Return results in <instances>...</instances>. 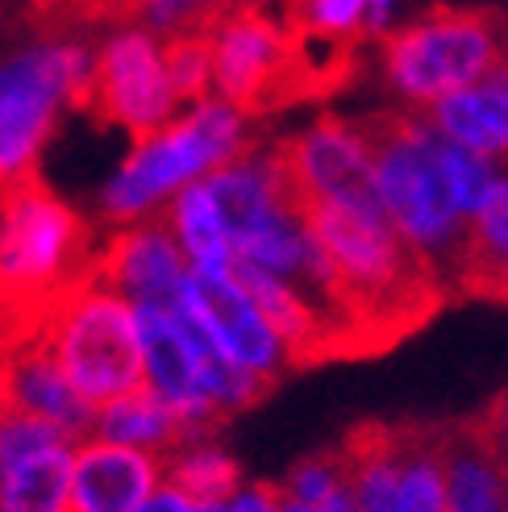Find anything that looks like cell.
<instances>
[{"label":"cell","mask_w":508,"mask_h":512,"mask_svg":"<svg viewBox=\"0 0 508 512\" xmlns=\"http://www.w3.org/2000/svg\"><path fill=\"white\" fill-rule=\"evenodd\" d=\"M71 446L42 450L25 463L0 471V508L5 512H71Z\"/></svg>","instance_id":"obj_17"},{"label":"cell","mask_w":508,"mask_h":512,"mask_svg":"<svg viewBox=\"0 0 508 512\" xmlns=\"http://www.w3.org/2000/svg\"><path fill=\"white\" fill-rule=\"evenodd\" d=\"M504 263H508V179H496L471 217L467 246H463L459 267H454L450 292L463 296V300H488L492 304Z\"/></svg>","instance_id":"obj_15"},{"label":"cell","mask_w":508,"mask_h":512,"mask_svg":"<svg viewBox=\"0 0 508 512\" xmlns=\"http://www.w3.org/2000/svg\"><path fill=\"white\" fill-rule=\"evenodd\" d=\"M354 130L375 163L379 196H384L392 221L438 263L450 288L467 246L471 217L463 213L446 167V138L417 105L367 113L354 121Z\"/></svg>","instance_id":"obj_2"},{"label":"cell","mask_w":508,"mask_h":512,"mask_svg":"<svg viewBox=\"0 0 508 512\" xmlns=\"http://www.w3.org/2000/svg\"><path fill=\"white\" fill-rule=\"evenodd\" d=\"M63 375L92 408H105L146 383V350L138 334V309L121 292L88 279L75 288L46 329Z\"/></svg>","instance_id":"obj_5"},{"label":"cell","mask_w":508,"mask_h":512,"mask_svg":"<svg viewBox=\"0 0 508 512\" xmlns=\"http://www.w3.org/2000/svg\"><path fill=\"white\" fill-rule=\"evenodd\" d=\"M275 204L304 225L325 263V304L342 329L346 358L384 354L421 325L434 321L454 300L438 263L392 221V213H359L325 200L284 171L263 150Z\"/></svg>","instance_id":"obj_1"},{"label":"cell","mask_w":508,"mask_h":512,"mask_svg":"<svg viewBox=\"0 0 508 512\" xmlns=\"http://www.w3.org/2000/svg\"><path fill=\"white\" fill-rule=\"evenodd\" d=\"M184 304L234 363L259 371V375H271V379H279V371L288 367L284 342L275 338V329L259 313V304L234 284V275L192 271L188 284H184Z\"/></svg>","instance_id":"obj_11"},{"label":"cell","mask_w":508,"mask_h":512,"mask_svg":"<svg viewBox=\"0 0 508 512\" xmlns=\"http://www.w3.org/2000/svg\"><path fill=\"white\" fill-rule=\"evenodd\" d=\"M246 150H254V142L242 134V113L225 100H205L155 138L134 142V155L105 188V217L142 221L167 192L184 188L200 171L242 159Z\"/></svg>","instance_id":"obj_4"},{"label":"cell","mask_w":508,"mask_h":512,"mask_svg":"<svg viewBox=\"0 0 508 512\" xmlns=\"http://www.w3.org/2000/svg\"><path fill=\"white\" fill-rule=\"evenodd\" d=\"M213 84L242 117H267L309 100L300 38L267 9V0H234L217 21Z\"/></svg>","instance_id":"obj_6"},{"label":"cell","mask_w":508,"mask_h":512,"mask_svg":"<svg viewBox=\"0 0 508 512\" xmlns=\"http://www.w3.org/2000/svg\"><path fill=\"white\" fill-rule=\"evenodd\" d=\"M479 425H484V433L492 438V446L500 450V458L508 463V388L496 392V396L484 404V413H479Z\"/></svg>","instance_id":"obj_24"},{"label":"cell","mask_w":508,"mask_h":512,"mask_svg":"<svg viewBox=\"0 0 508 512\" xmlns=\"http://www.w3.org/2000/svg\"><path fill=\"white\" fill-rule=\"evenodd\" d=\"M346 488V467H342V454L338 446L334 450H321V454H309L304 463H296L284 479V492L300 504H313L321 508L334 492Z\"/></svg>","instance_id":"obj_22"},{"label":"cell","mask_w":508,"mask_h":512,"mask_svg":"<svg viewBox=\"0 0 508 512\" xmlns=\"http://www.w3.org/2000/svg\"><path fill=\"white\" fill-rule=\"evenodd\" d=\"M438 125V134L475 150L479 159L508 167V59L484 75L479 84L442 96L438 105L421 109Z\"/></svg>","instance_id":"obj_14"},{"label":"cell","mask_w":508,"mask_h":512,"mask_svg":"<svg viewBox=\"0 0 508 512\" xmlns=\"http://www.w3.org/2000/svg\"><path fill=\"white\" fill-rule=\"evenodd\" d=\"M163 479L184 496H192L196 504H225L238 496L242 467L225 450L196 442V446L163 454Z\"/></svg>","instance_id":"obj_19"},{"label":"cell","mask_w":508,"mask_h":512,"mask_svg":"<svg viewBox=\"0 0 508 512\" xmlns=\"http://www.w3.org/2000/svg\"><path fill=\"white\" fill-rule=\"evenodd\" d=\"M230 512H284V483H254L230 500Z\"/></svg>","instance_id":"obj_23"},{"label":"cell","mask_w":508,"mask_h":512,"mask_svg":"<svg viewBox=\"0 0 508 512\" xmlns=\"http://www.w3.org/2000/svg\"><path fill=\"white\" fill-rule=\"evenodd\" d=\"M271 155L284 163V171L304 184L309 192L350 204L359 213H388L384 196H379V179L375 163L367 155V146L354 130V121L325 113L317 117L309 130L296 138H279L271 142Z\"/></svg>","instance_id":"obj_9"},{"label":"cell","mask_w":508,"mask_h":512,"mask_svg":"<svg viewBox=\"0 0 508 512\" xmlns=\"http://www.w3.org/2000/svg\"><path fill=\"white\" fill-rule=\"evenodd\" d=\"M175 213H146L142 221L117 229L113 238H105V246L96 250L92 271L105 288L121 292L125 300L146 304V309H163L175 313L184 300V284H188V267L180 242H175Z\"/></svg>","instance_id":"obj_10"},{"label":"cell","mask_w":508,"mask_h":512,"mask_svg":"<svg viewBox=\"0 0 508 512\" xmlns=\"http://www.w3.org/2000/svg\"><path fill=\"white\" fill-rule=\"evenodd\" d=\"M88 71L92 63L80 42H46L0 67V188L34 171L59 100H71Z\"/></svg>","instance_id":"obj_7"},{"label":"cell","mask_w":508,"mask_h":512,"mask_svg":"<svg viewBox=\"0 0 508 512\" xmlns=\"http://www.w3.org/2000/svg\"><path fill=\"white\" fill-rule=\"evenodd\" d=\"M163 458L142 446L96 438L75 450L71 512H138L159 488Z\"/></svg>","instance_id":"obj_12"},{"label":"cell","mask_w":508,"mask_h":512,"mask_svg":"<svg viewBox=\"0 0 508 512\" xmlns=\"http://www.w3.org/2000/svg\"><path fill=\"white\" fill-rule=\"evenodd\" d=\"M71 433L46 417L34 413H0V471H9L25 458H34L42 450H55L67 446Z\"/></svg>","instance_id":"obj_21"},{"label":"cell","mask_w":508,"mask_h":512,"mask_svg":"<svg viewBox=\"0 0 508 512\" xmlns=\"http://www.w3.org/2000/svg\"><path fill=\"white\" fill-rule=\"evenodd\" d=\"M0 512H5V508H0Z\"/></svg>","instance_id":"obj_30"},{"label":"cell","mask_w":508,"mask_h":512,"mask_svg":"<svg viewBox=\"0 0 508 512\" xmlns=\"http://www.w3.org/2000/svg\"><path fill=\"white\" fill-rule=\"evenodd\" d=\"M67 105L88 113L96 125H125L134 142L155 138L175 113L163 50L146 30H121L105 42L88 80L71 92Z\"/></svg>","instance_id":"obj_8"},{"label":"cell","mask_w":508,"mask_h":512,"mask_svg":"<svg viewBox=\"0 0 508 512\" xmlns=\"http://www.w3.org/2000/svg\"><path fill=\"white\" fill-rule=\"evenodd\" d=\"M171 213H175V234H180L188 259H192V271L230 275L234 246H230V234H225V225H221L209 184H184L171 204Z\"/></svg>","instance_id":"obj_18"},{"label":"cell","mask_w":508,"mask_h":512,"mask_svg":"<svg viewBox=\"0 0 508 512\" xmlns=\"http://www.w3.org/2000/svg\"><path fill=\"white\" fill-rule=\"evenodd\" d=\"M196 512H230V504H200Z\"/></svg>","instance_id":"obj_29"},{"label":"cell","mask_w":508,"mask_h":512,"mask_svg":"<svg viewBox=\"0 0 508 512\" xmlns=\"http://www.w3.org/2000/svg\"><path fill=\"white\" fill-rule=\"evenodd\" d=\"M384 9H388V0H371V21H375V25L384 21Z\"/></svg>","instance_id":"obj_28"},{"label":"cell","mask_w":508,"mask_h":512,"mask_svg":"<svg viewBox=\"0 0 508 512\" xmlns=\"http://www.w3.org/2000/svg\"><path fill=\"white\" fill-rule=\"evenodd\" d=\"M317 512H363V508L354 504V496H350V492L342 488V492H334V496H329V500H325V504H321Z\"/></svg>","instance_id":"obj_26"},{"label":"cell","mask_w":508,"mask_h":512,"mask_svg":"<svg viewBox=\"0 0 508 512\" xmlns=\"http://www.w3.org/2000/svg\"><path fill=\"white\" fill-rule=\"evenodd\" d=\"M504 34L508 13L500 9L429 5L379 34V59L388 84L409 105L425 109L492 75L504 63Z\"/></svg>","instance_id":"obj_3"},{"label":"cell","mask_w":508,"mask_h":512,"mask_svg":"<svg viewBox=\"0 0 508 512\" xmlns=\"http://www.w3.org/2000/svg\"><path fill=\"white\" fill-rule=\"evenodd\" d=\"M96 438L109 442H125V446H142L150 454H171L192 446L188 438V421L171 400H163L150 383L134 388L130 396H121L113 404H105L96 413Z\"/></svg>","instance_id":"obj_16"},{"label":"cell","mask_w":508,"mask_h":512,"mask_svg":"<svg viewBox=\"0 0 508 512\" xmlns=\"http://www.w3.org/2000/svg\"><path fill=\"white\" fill-rule=\"evenodd\" d=\"M438 458L446 475V512H508V463L479 417L442 421Z\"/></svg>","instance_id":"obj_13"},{"label":"cell","mask_w":508,"mask_h":512,"mask_svg":"<svg viewBox=\"0 0 508 512\" xmlns=\"http://www.w3.org/2000/svg\"><path fill=\"white\" fill-rule=\"evenodd\" d=\"M217 63V30H180L163 38V67L175 105H205Z\"/></svg>","instance_id":"obj_20"},{"label":"cell","mask_w":508,"mask_h":512,"mask_svg":"<svg viewBox=\"0 0 508 512\" xmlns=\"http://www.w3.org/2000/svg\"><path fill=\"white\" fill-rule=\"evenodd\" d=\"M492 304H508V263H504V271H500V279H496V292H492Z\"/></svg>","instance_id":"obj_27"},{"label":"cell","mask_w":508,"mask_h":512,"mask_svg":"<svg viewBox=\"0 0 508 512\" xmlns=\"http://www.w3.org/2000/svg\"><path fill=\"white\" fill-rule=\"evenodd\" d=\"M196 508H200V504H196L192 496H184L180 488H171V483H167V488H159L138 512H196Z\"/></svg>","instance_id":"obj_25"}]
</instances>
